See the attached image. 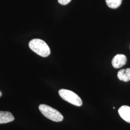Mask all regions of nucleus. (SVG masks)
Wrapping results in <instances>:
<instances>
[{"label": "nucleus", "instance_id": "obj_1", "mask_svg": "<svg viewBox=\"0 0 130 130\" xmlns=\"http://www.w3.org/2000/svg\"><path fill=\"white\" fill-rule=\"evenodd\" d=\"M30 49L42 57H47L51 53L50 49L46 43L39 39H34L29 42Z\"/></svg>", "mask_w": 130, "mask_h": 130}, {"label": "nucleus", "instance_id": "obj_2", "mask_svg": "<svg viewBox=\"0 0 130 130\" xmlns=\"http://www.w3.org/2000/svg\"><path fill=\"white\" fill-rule=\"evenodd\" d=\"M39 109L44 116L51 121L60 122L63 120L64 117L59 112L47 105H40Z\"/></svg>", "mask_w": 130, "mask_h": 130}, {"label": "nucleus", "instance_id": "obj_3", "mask_svg": "<svg viewBox=\"0 0 130 130\" xmlns=\"http://www.w3.org/2000/svg\"><path fill=\"white\" fill-rule=\"evenodd\" d=\"M58 93L61 98L71 104L77 107H80L83 105L81 98L73 92L67 89H60Z\"/></svg>", "mask_w": 130, "mask_h": 130}, {"label": "nucleus", "instance_id": "obj_4", "mask_svg": "<svg viewBox=\"0 0 130 130\" xmlns=\"http://www.w3.org/2000/svg\"><path fill=\"white\" fill-rule=\"evenodd\" d=\"M127 62L126 56L122 54H118L114 57L112 60V64L115 69H119L123 67Z\"/></svg>", "mask_w": 130, "mask_h": 130}, {"label": "nucleus", "instance_id": "obj_5", "mask_svg": "<svg viewBox=\"0 0 130 130\" xmlns=\"http://www.w3.org/2000/svg\"><path fill=\"white\" fill-rule=\"evenodd\" d=\"M118 113L121 118L127 122L130 123V107L122 106L118 110Z\"/></svg>", "mask_w": 130, "mask_h": 130}, {"label": "nucleus", "instance_id": "obj_6", "mask_svg": "<svg viewBox=\"0 0 130 130\" xmlns=\"http://www.w3.org/2000/svg\"><path fill=\"white\" fill-rule=\"evenodd\" d=\"M14 120V116L11 112L0 111V124L8 123L13 121Z\"/></svg>", "mask_w": 130, "mask_h": 130}, {"label": "nucleus", "instance_id": "obj_7", "mask_svg": "<svg viewBox=\"0 0 130 130\" xmlns=\"http://www.w3.org/2000/svg\"><path fill=\"white\" fill-rule=\"evenodd\" d=\"M118 78L124 82H127L130 80V69L127 68L126 69H122L119 71Z\"/></svg>", "mask_w": 130, "mask_h": 130}, {"label": "nucleus", "instance_id": "obj_8", "mask_svg": "<svg viewBox=\"0 0 130 130\" xmlns=\"http://www.w3.org/2000/svg\"><path fill=\"white\" fill-rule=\"evenodd\" d=\"M122 0H106L107 5L112 9L118 8L122 3Z\"/></svg>", "mask_w": 130, "mask_h": 130}, {"label": "nucleus", "instance_id": "obj_9", "mask_svg": "<svg viewBox=\"0 0 130 130\" xmlns=\"http://www.w3.org/2000/svg\"><path fill=\"white\" fill-rule=\"evenodd\" d=\"M71 0H58V3L62 5H68Z\"/></svg>", "mask_w": 130, "mask_h": 130}, {"label": "nucleus", "instance_id": "obj_10", "mask_svg": "<svg viewBox=\"0 0 130 130\" xmlns=\"http://www.w3.org/2000/svg\"><path fill=\"white\" fill-rule=\"evenodd\" d=\"M2 92L0 91V97L2 96Z\"/></svg>", "mask_w": 130, "mask_h": 130}, {"label": "nucleus", "instance_id": "obj_11", "mask_svg": "<svg viewBox=\"0 0 130 130\" xmlns=\"http://www.w3.org/2000/svg\"><path fill=\"white\" fill-rule=\"evenodd\" d=\"M113 109H115V107H113Z\"/></svg>", "mask_w": 130, "mask_h": 130}]
</instances>
